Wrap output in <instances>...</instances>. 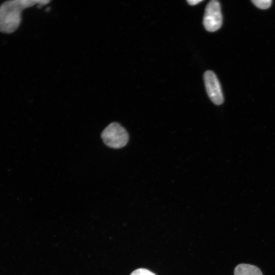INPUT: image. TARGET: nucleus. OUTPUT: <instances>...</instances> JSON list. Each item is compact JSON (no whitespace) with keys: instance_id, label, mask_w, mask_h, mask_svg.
Listing matches in <instances>:
<instances>
[{"instance_id":"2","label":"nucleus","mask_w":275,"mask_h":275,"mask_svg":"<svg viewBox=\"0 0 275 275\" xmlns=\"http://www.w3.org/2000/svg\"><path fill=\"white\" fill-rule=\"evenodd\" d=\"M101 136L107 146L114 149L124 147L129 139L126 129L117 122H113L106 126L102 132Z\"/></svg>"},{"instance_id":"1","label":"nucleus","mask_w":275,"mask_h":275,"mask_svg":"<svg viewBox=\"0 0 275 275\" xmlns=\"http://www.w3.org/2000/svg\"><path fill=\"white\" fill-rule=\"evenodd\" d=\"M39 1L13 0L7 1L0 6V32L11 33L19 26L23 9L31 7Z\"/></svg>"},{"instance_id":"3","label":"nucleus","mask_w":275,"mask_h":275,"mask_svg":"<svg viewBox=\"0 0 275 275\" xmlns=\"http://www.w3.org/2000/svg\"><path fill=\"white\" fill-rule=\"evenodd\" d=\"M222 14L219 3L216 0L209 2L206 7L203 25L208 32L218 30L222 26Z\"/></svg>"},{"instance_id":"6","label":"nucleus","mask_w":275,"mask_h":275,"mask_svg":"<svg viewBox=\"0 0 275 275\" xmlns=\"http://www.w3.org/2000/svg\"><path fill=\"white\" fill-rule=\"evenodd\" d=\"M252 2L256 7L261 9H268L272 3L271 0H253Z\"/></svg>"},{"instance_id":"5","label":"nucleus","mask_w":275,"mask_h":275,"mask_svg":"<svg viewBox=\"0 0 275 275\" xmlns=\"http://www.w3.org/2000/svg\"><path fill=\"white\" fill-rule=\"evenodd\" d=\"M234 275H263L260 269L257 266L241 263L237 265L234 269Z\"/></svg>"},{"instance_id":"7","label":"nucleus","mask_w":275,"mask_h":275,"mask_svg":"<svg viewBox=\"0 0 275 275\" xmlns=\"http://www.w3.org/2000/svg\"><path fill=\"white\" fill-rule=\"evenodd\" d=\"M130 275H156L151 271L145 268H138L132 271Z\"/></svg>"},{"instance_id":"4","label":"nucleus","mask_w":275,"mask_h":275,"mask_svg":"<svg viewBox=\"0 0 275 275\" xmlns=\"http://www.w3.org/2000/svg\"><path fill=\"white\" fill-rule=\"evenodd\" d=\"M204 80L207 94L213 103L220 105L223 103L224 97L220 83L215 74L210 70L204 74Z\"/></svg>"},{"instance_id":"8","label":"nucleus","mask_w":275,"mask_h":275,"mask_svg":"<svg viewBox=\"0 0 275 275\" xmlns=\"http://www.w3.org/2000/svg\"><path fill=\"white\" fill-rule=\"evenodd\" d=\"M203 0H188L187 1V2L190 5H196L197 4H199V3L202 2Z\"/></svg>"}]
</instances>
